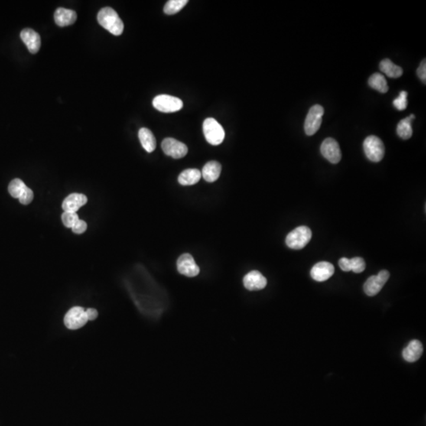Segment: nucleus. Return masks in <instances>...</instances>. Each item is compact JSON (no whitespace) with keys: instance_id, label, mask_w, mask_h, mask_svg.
<instances>
[{"instance_id":"obj_1","label":"nucleus","mask_w":426,"mask_h":426,"mask_svg":"<svg viewBox=\"0 0 426 426\" xmlns=\"http://www.w3.org/2000/svg\"><path fill=\"white\" fill-rule=\"evenodd\" d=\"M127 287L137 308L149 318L158 319L168 307L165 291L144 270H137L131 275Z\"/></svg>"},{"instance_id":"obj_2","label":"nucleus","mask_w":426,"mask_h":426,"mask_svg":"<svg viewBox=\"0 0 426 426\" xmlns=\"http://www.w3.org/2000/svg\"><path fill=\"white\" fill-rule=\"evenodd\" d=\"M97 20L101 27L108 30L112 35L120 36L124 30L122 19L115 10L111 7H105L97 14Z\"/></svg>"},{"instance_id":"obj_3","label":"nucleus","mask_w":426,"mask_h":426,"mask_svg":"<svg viewBox=\"0 0 426 426\" xmlns=\"http://www.w3.org/2000/svg\"><path fill=\"white\" fill-rule=\"evenodd\" d=\"M311 230L306 226H300L293 230L286 238V244L292 249H302L311 240Z\"/></svg>"},{"instance_id":"obj_4","label":"nucleus","mask_w":426,"mask_h":426,"mask_svg":"<svg viewBox=\"0 0 426 426\" xmlns=\"http://www.w3.org/2000/svg\"><path fill=\"white\" fill-rule=\"evenodd\" d=\"M203 132L206 141L212 145H219L224 140V130L215 118H206L203 123Z\"/></svg>"},{"instance_id":"obj_5","label":"nucleus","mask_w":426,"mask_h":426,"mask_svg":"<svg viewBox=\"0 0 426 426\" xmlns=\"http://www.w3.org/2000/svg\"><path fill=\"white\" fill-rule=\"evenodd\" d=\"M364 152L369 160L381 161L385 153V144L377 136L371 135L365 138L363 143Z\"/></svg>"},{"instance_id":"obj_6","label":"nucleus","mask_w":426,"mask_h":426,"mask_svg":"<svg viewBox=\"0 0 426 426\" xmlns=\"http://www.w3.org/2000/svg\"><path fill=\"white\" fill-rule=\"evenodd\" d=\"M153 107L164 113L179 112L183 108L182 99L170 95H159L153 101Z\"/></svg>"},{"instance_id":"obj_7","label":"nucleus","mask_w":426,"mask_h":426,"mask_svg":"<svg viewBox=\"0 0 426 426\" xmlns=\"http://www.w3.org/2000/svg\"><path fill=\"white\" fill-rule=\"evenodd\" d=\"M89 321L87 315L81 306H74L66 313L64 324L68 329L77 330L85 326Z\"/></svg>"},{"instance_id":"obj_8","label":"nucleus","mask_w":426,"mask_h":426,"mask_svg":"<svg viewBox=\"0 0 426 426\" xmlns=\"http://www.w3.org/2000/svg\"><path fill=\"white\" fill-rule=\"evenodd\" d=\"M323 112V107L319 105H314L310 108L305 121V132L307 135H313L320 129Z\"/></svg>"},{"instance_id":"obj_9","label":"nucleus","mask_w":426,"mask_h":426,"mask_svg":"<svg viewBox=\"0 0 426 426\" xmlns=\"http://www.w3.org/2000/svg\"><path fill=\"white\" fill-rule=\"evenodd\" d=\"M390 277L387 270H382L377 275L369 277L364 284V291L368 296H375L381 291Z\"/></svg>"},{"instance_id":"obj_10","label":"nucleus","mask_w":426,"mask_h":426,"mask_svg":"<svg viewBox=\"0 0 426 426\" xmlns=\"http://www.w3.org/2000/svg\"><path fill=\"white\" fill-rule=\"evenodd\" d=\"M161 147L166 155L174 159L183 158L188 153L186 144L174 138H165L162 141Z\"/></svg>"},{"instance_id":"obj_11","label":"nucleus","mask_w":426,"mask_h":426,"mask_svg":"<svg viewBox=\"0 0 426 426\" xmlns=\"http://www.w3.org/2000/svg\"><path fill=\"white\" fill-rule=\"evenodd\" d=\"M176 265L179 272L185 277H195L200 273V268L190 254H184L180 256Z\"/></svg>"},{"instance_id":"obj_12","label":"nucleus","mask_w":426,"mask_h":426,"mask_svg":"<svg viewBox=\"0 0 426 426\" xmlns=\"http://www.w3.org/2000/svg\"><path fill=\"white\" fill-rule=\"evenodd\" d=\"M320 152L322 156L332 164H338L342 158L340 147L337 141L332 138H326L322 142Z\"/></svg>"},{"instance_id":"obj_13","label":"nucleus","mask_w":426,"mask_h":426,"mask_svg":"<svg viewBox=\"0 0 426 426\" xmlns=\"http://www.w3.org/2000/svg\"><path fill=\"white\" fill-rule=\"evenodd\" d=\"M243 285L248 291H261L267 286V279L257 270L249 271L244 277Z\"/></svg>"},{"instance_id":"obj_14","label":"nucleus","mask_w":426,"mask_h":426,"mask_svg":"<svg viewBox=\"0 0 426 426\" xmlns=\"http://www.w3.org/2000/svg\"><path fill=\"white\" fill-rule=\"evenodd\" d=\"M335 268L331 263L321 261L317 263L312 268L310 275L313 280L317 282H323L333 275Z\"/></svg>"},{"instance_id":"obj_15","label":"nucleus","mask_w":426,"mask_h":426,"mask_svg":"<svg viewBox=\"0 0 426 426\" xmlns=\"http://www.w3.org/2000/svg\"><path fill=\"white\" fill-rule=\"evenodd\" d=\"M21 39L27 45V48L32 54H36L40 50L41 40L37 32L32 29H24L21 32Z\"/></svg>"},{"instance_id":"obj_16","label":"nucleus","mask_w":426,"mask_h":426,"mask_svg":"<svg viewBox=\"0 0 426 426\" xmlns=\"http://www.w3.org/2000/svg\"><path fill=\"white\" fill-rule=\"evenodd\" d=\"M88 198L85 194L82 193H70L66 197L62 204L64 212H77L82 206L87 203Z\"/></svg>"},{"instance_id":"obj_17","label":"nucleus","mask_w":426,"mask_h":426,"mask_svg":"<svg viewBox=\"0 0 426 426\" xmlns=\"http://www.w3.org/2000/svg\"><path fill=\"white\" fill-rule=\"evenodd\" d=\"M422 343L417 339L411 340L403 350V358L408 362H415L421 358L423 353Z\"/></svg>"},{"instance_id":"obj_18","label":"nucleus","mask_w":426,"mask_h":426,"mask_svg":"<svg viewBox=\"0 0 426 426\" xmlns=\"http://www.w3.org/2000/svg\"><path fill=\"white\" fill-rule=\"evenodd\" d=\"M55 21L60 27L73 24L77 20V14L72 10L58 8L55 12Z\"/></svg>"},{"instance_id":"obj_19","label":"nucleus","mask_w":426,"mask_h":426,"mask_svg":"<svg viewBox=\"0 0 426 426\" xmlns=\"http://www.w3.org/2000/svg\"><path fill=\"white\" fill-rule=\"evenodd\" d=\"M221 170H222V167L219 162L215 161V160L209 161L204 166L202 176H203L204 180L208 183H213L219 179Z\"/></svg>"},{"instance_id":"obj_20","label":"nucleus","mask_w":426,"mask_h":426,"mask_svg":"<svg viewBox=\"0 0 426 426\" xmlns=\"http://www.w3.org/2000/svg\"><path fill=\"white\" fill-rule=\"evenodd\" d=\"M202 173L198 169L190 168L183 170L178 178V181L182 186H192L200 181Z\"/></svg>"},{"instance_id":"obj_21","label":"nucleus","mask_w":426,"mask_h":426,"mask_svg":"<svg viewBox=\"0 0 426 426\" xmlns=\"http://www.w3.org/2000/svg\"><path fill=\"white\" fill-rule=\"evenodd\" d=\"M138 138L145 151L153 153L157 147V141L153 132L147 128H141L138 132Z\"/></svg>"},{"instance_id":"obj_22","label":"nucleus","mask_w":426,"mask_h":426,"mask_svg":"<svg viewBox=\"0 0 426 426\" xmlns=\"http://www.w3.org/2000/svg\"><path fill=\"white\" fill-rule=\"evenodd\" d=\"M380 69L383 73H385L387 76L391 79H398L402 76L404 73L402 68L399 66H397L388 59H384L381 62Z\"/></svg>"},{"instance_id":"obj_23","label":"nucleus","mask_w":426,"mask_h":426,"mask_svg":"<svg viewBox=\"0 0 426 426\" xmlns=\"http://www.w3.org/2000/svg\"><path fill=\"white\" fill-rule=\"evenodd\" d=\"M415 118L414 115H410L407 118L400 121L397 126V134L400 138L404 140L409 139L412 137L413 130L411 121Z\"/></svg>"},{"instance_id":"obj_24","label":"nucleus","mask_w":426,"mask_h":426,"mask_svg":"<svg viewBox=\"0 0 426 426\" xmlns=\"http://www.w3.org/2000/svg\"><path fill=\"white\" fill-rule=\"evenodd\" d=\"M369 85L371 88L381 93H386L388 91V82L384 75L380 73H373L369 78Z\"/></svg>"},{"instance_id":"obj_25","label":"nucleus","mask_w":426,"mask_h":426,"mask_svg":"<svg viewBox=\"0 0 426 426\" xmlns=\"http://www.w3.org/2000/svg\"><path fill=\"white\" fill-rule=\"evenodd\" d=\"M28 186H27L24 182L19 180V179L13 180L10 183L9 186H8V191L11 195V197H14V198H21L24 193L28 190Z\"/></svg>"},{"instance_id":"obj_26","label":"nucleus","mask_w":426,"mask_h":426,"mask_svg":"<svg viewBox=\"0 0 426 426\" xmlns=\"http://www.w3.org/2000/svg\"><path fill=\"white\" fill-rule=\"evenodd\" d=\"M187 3H188L187 0H170L164 6V13L168 15H172V14L180 12L187 4Z\"/></svg>"},{"instance_id":"obj_27","label":"nucleus","mask_w":426,"mask_h":426,"mask_svg":"<svg viewBox=\"0 0 426 426\" xmlns=\"http://www.w3.org/2000/svg\"><path fill=\"white\" fill-rule=\"evenodd\" d=\"M79 215L77 212H64L62 214V221L66 228H72L73 225L79 220Z\"/></svg>"},{"instance_id":"obj_28","label":"nucleus","mask_w":426,"mask_h":426,"mask_svg":"<svg viewBox=\"0 0 426 426\" xmlns=\"http://www.w3.org/2000/svg\"><path fill=\"white\" fill-rule=\"evenodd\" d=\"M350 269L355 273H361L365 269V262L363 258H354L350 259Z\"/></svg>"},{"instance_id":"obj_29","label":"nucleus","mask_w":426,"mask_h":426,"mask_svg":"<svg viewBox=\"0 0 426 426\" xmlns=\"http://www.w3.org/2000/svg\"><path fill=\"white\" fill-rule=\"evenodd\" d=\"M407 92L402 91L399 96L393 101V105L398 111H404L407 107Z\"/></svg>"},{"instance_id":"obj_30","label":"nucleus","mask_w":426,"mask_h":426,"mask_svg":"<svg viewBox=\"0 0 426 426\" xmlns=\"http://www.w3.org/2000/svg\"><path fill=\"white\" fill-rule=\"evenodd\" d=\"M72 231H73V233L75 234H83L84 232L87 230V223L84 220H82V219H79L74 225H73V228H71Z\"/></svg>"},{"instance_id":"obj_31","label":"nucleus","mask_w":426,"mask_h":426,"mask_svg":"<svg viewBox=\"0 0 426 426\" xmlns=\"http://www.w3.org/2000/svg\"><path fill=\"white\" fill-rule=\"evenodd\" d=\"M417 76L419 77L420 79L425 84L426 82V62L425 59H423L420 64L419 67L417 70Z\"/></svg>"},{"instance_id":"obj_32","label":"nucleus","mask_w":426,"mask_h":426,"mask_svg":"<svg viewBox=\"0 0 426 426\" xmlns=\"http://www.w3.org/2000/svg\"><path fill=\"white\" fill-rule=\"evenodd\" d=\"M339 266L343 271H352V269H350V259H348V258H341L339 261Z\"/></svg>"},{"instance_id":"obj_33","label":"nucleus","mask_w":426,"mask_h":426,"mask_svg":"<svg viewBox=\"0 0 426 426\" xmlns=\"http://www.w3.org/2000/svg\"><path fill=\"white\" fill-rule=\"evenodd\" d=\"M85 313L87 315V318L89 320H94L97 318L98 311L96 309L89 308L87 310H85Z\"/></svg>"}]
</instances>
